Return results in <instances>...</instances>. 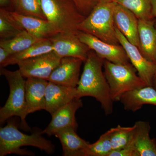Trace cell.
Segmentation results:
<instances>
[{
  "instance_id": "obj_33",
  "label": "cell",
  "mask_w": 156,
  "mask_h": 156,
  "mask_svg": "<svg viewBox=\"0 0 156 156\" xmlns=\"http://www.w3.org/2000/svg\"><path fill=\"white\" fill-rule=\"evenodd\" d=\"M153 87L156 90V70L154 76V81H153Z\"/></svg>"
},
{
  "instance_id": "obj_30",
  "label": "cell",
  "mask_w": 156,
  "mask_h": 156,
  "mask_svg": "<svg viewBox=\"0 0 156 156\" xmlns=\"http://www.w3.org/2000/svg\"><path fill=\"white\" fill-rule=\"evenodd\" d=\"M11 55V53L8 50L0 47V65L2 64Z\"/></svg>"
},
{
  "instance_id": "obj_23",
  "label": "cell",
  "mask_w": 156,
  "mask_h": 156,
  "mask_svg": "<svg viewBox=\"0 0 156 156\" xmlns=\"http://www.w3.org/2000/svg\"><path fill=\"white\" fill-rule=\"evenodd\" d=\"M24 29L13 18L10 11L0 9V37L1 40H8L14 37Z\"/></svg>"
},
{
  "instance_id": "obj_15",
  "label": "cell",
  "mask_w": 156,
  "mask_h": 156,
  "mask_svg": "<svg viewBox=\"0 0 156 156\" xmlns=\"http://www.w3.org/2000/svg\"><path fill=\"white\" fill-rule=\"evenodd\" d=\"M114 19L116 27L130 43L140 50L138 18L131 11L116 3L114 10Z\"/></svg>"
},
{
  "instance_id": "obj_7",
  "label": "cell",
  "mask_w": 156,
  "mask_h": 156,
  "mask_svg": "<svg viewBox=\"0 0 156 156\" xmlns=\"http://www.w3.org/2000/svg\"><path fill=\"white\" fill-rule=\"evenodd\" d=\"M116 33L120 45L125 49L129 61L138 72V76L147 86L153 87L156 63L146 58L139 48L130 43L116 27Z\"/></svg>"
},
{
  "instance_id": "obj_28",
  "label": "cell",
  "mask_w": 156,
  "mask_h": 156,
  "mask_svg": "<svg viewBox=\"0 0 156 156\" xmlns=\"http://www.w3.org/2000/svg\"><path fill=\"white\" fill-rule=\"evenodd\" d=\"M79 11L85 17L88 16L99 0H72Z\"/></svg>"
},
{
  "instance_id": "obj_21",
  "label": "cell",
  "mask_w": 156,
  "mask_h": 156,
  "mask_svg": "<svg viewBox=\"0 0 156 156\" xmlns=\"http://www.w3.org/2000/svg\"><path fill=\"white\" fill-rule=\"evenodd\" d=\"M53 51V46L50 39L41 40L21 52L11 54L1 67H5L11 65L17 64L20 62L36 57Z\"/></svg>"
},
{
  "instance_id": "obj_25",
  "label": "cell",
  "mask_w": 156,
  "mask_h": 156,
  "mask_svg": "<svg viewBox=\"0 0 156 156\" xmlns=\"http://www.w3.org/2000/svg\"><path fill=\"white\" fill-rule=\"evenodd\" d=\"M134 126L123 127L118 125L108 131L113 150H118L126 147L131 141Z\"/></svg>"
},
{
  "instance_id": "obj_20",
  "label": "cell",
  "mask_w": 156,
  "mask_h": 156,
  "mask_svg": "<svg viewBox=\"0 0 156 156\" xmlns=\"http://www.w3.org/2000/svg\"><path fill=\"white\" fill-rule=\"evenodd\" d=\"M76 131L73 128H67L55 134L61 142L63 156H83L84 151L89 143L81 138Z\"/></svg>"
},
{
  "instance_id": "obj_13",
  "label": "cell",
  "mask_w": 156,
  "mask_h": 156,
  "mask_svg": "<svg viewBox=\"0 0 156 156\" xmlns=\"http://www.w3.org/2000/svg\"><path fill=\"white\" fill-rule=\"evenodd\" d=\"M80 58L64 57L52 72L48 80L66 87L76 88L80 79Z\"/></svg>"
},
{
  "instance_id": "obj_11",
  "label": "cell",
  "mask_w": 156,
  "mask_h": 156,
  "mask_svg": "<svg viewBox=\"0 0 156 156\" xmlns=\"http://www.w3.org/2000/svg\"><path fill=\"white\" fill-rule=\"evenodd\" d=\"M53 51L60 58L74 57L86 61L91 50L73 34L58 33L49 38Z\"/></svg>"
},
{
  "instance_id": "obj_8",
  "label": "cell",
  "mask_w": 156,
  "mask_h": 156,
  "mask_svg": "<svg viewBox=\"0 0 156 156\" xmlns=\"http://www.w3.org/2000/svg\"><path fill=\"white\" fill-rule=\"evenodd\" d=\"M61 58L52 51L23 60L17 65L24 78H37L48 80Z\"/></svg>"
},
{
  "instance_id": "obj_14",
  "label": "cell",
  "mask_w": 156,
  "mask_h": 156,
  "mask_svg": "<svg viewBox=\"0 0 156 156\" xmlns=\"http://www.w3.org/2000/svg\"><path fill=\"white\" fill-rule=\"evenodd\" d=\"M76 98V88L66 87L48 81L45 92V110L52 115Z\"/></svg>"
},
{
  "instance_id": "obj_32",
  "label": "cell",
  "mask_w": 156,
  "mask_h": 156,
  "mask_svg": "<svg viewBox=\"0 0 156 156\" xmlns=\"http://www.w3.org/2000/svg\"><path fill=\"white\" fill-rule=\"evenodd\" d=\"M13 0H0V5L1 7L9 6L11 3H13Z\"/></svg>"
},
{
  "instance_id": "obj_12",
  "label": "cell",
  "mask_w": 156,
  "mask_h": 156,
  "mask_svg": "<svg viewBox=\"0 0 156 156\" xmlns=\"http://www.w3.org/2000/svg\"><path fill=\"white\" fill-rule=\"evenodd\" d=\"M83 106L81 98H75L72 101L59 109L52 115V120L42 134L48 136L55 135L59 131L67 128L77 130L78 124L76 121V112Z\"/></svg>"
},
{
  "instance_id": "obj_27",
  "label": "cell",
  "mask_w": 156,
  "mask_h": 156,
  "mask_svg": "<svg viewBox=\"0 0 156 156\" xmlns=\"http://www.w3.org/2000/svg\"><path fill=\"white\" fill-rule=\"evenodd\" d=\"M112 151L109 136L107 131L96 142L89 144L84 151L83 156H108Z\"/></svg>"
},
{
  "instance_id": "obj_22",
  "label": "cell",
  "mask_w": 156,
  "mask_h": 156,
  "mask_svg": "<svg viewBox=\"0 0 156 156\" xmlns=\"http://www.w3.org/2000/svg\"><path fill=\"white\" fill-rule=\"evenodd\" d=\"M42 40L34 37L24 30L12 38L1 40L0 47L5 48L13 54L25 50Z\"/></svg>"
},
{
  "instance_id": "obj_24",
  "label": "cell",
  "mask_w": 156,
  "mask_h": 156,
  "mask_svg": "<svg viewBox=\"0 0 156 156\" xmlns=\"http://www.w3.org/2000/svg\"><path fill=\"white\" fill-rule=\"evenodd\" d=\"M128 9L140 20H151L152 0H112Z\"/></svg>"
},
{
  "instance_id": "obj_19",
  "label": "cell",
  "mask_w": 156,
  "mask_h": 156,
  "mask_svg": "<svg viewBox=\"0 0 156 156\" xmlns=\"http://www.w3.org/2000/svg\"><path fill=\"white\" fill-rule=\"evenodd\" d=\"M140 51L148 60L156 63V29L151 20L138 19Z\"/></svg>"
},
{
  "instance_id": "obj_18",
  "label": "cell",
  "mask_w": 156,
  "mask_h": 156,
  "mask_svg": "<svg viewBox=\"0 0 156 156\" xmlns=\"http://www.w3.org/2000/svg\"><path fill=\"white\" fill-rule=\"evenodd\" d=\"M134 126L132 141L138 156H156V140L150 136L149 123L138 121Z\"/></svg>"
},
{
  "instance_id": "obj_3",
  "label": "cell",
  "mask_w": 156,
  "mask_h": 156,
  "mask_svg": "<svg viewBox=\"0 0 156 156\" xmlns=\"http://www.w3.org/2000/svg\"><path fill=\"white\" fill-rule=\"evenodd\" d=\"M115 4L112 0H99L80 24L79 31L90 34L109 44L120 45L114 19Z\"/></svg>"
},
{
  "instance_id": "obj_31",
  "label": "cell",
  "mask_w": 156,
  "mask_h": 156,
  "mask_svg": "<svg viewBox=\"0 0 156 156\" xmlns=\"http://www.w3.org/2000/svg\"><path fill=\"white\" fill-rule=\"evenodd\" d=\"M152 15L156 18V0H152Z\"/></svg>"
},
{
  "instance_id": "obj_16",
  "label": "cell",
  "mask_w": 156,
  "mask_h": 156,
  "mask_svg": "<svg viewBox=\"0 0 156 156\" xmlns=\"http://www.w3.org/2000/svg\"><path fill=\"white\" fill-rule=\"evenodd\" d=\"M10 12L24 30L36 38L48 39L58 34L48 20L23 15L14 11Z\"/></svg>"
},
{
  "instance_id": "obj_9",
  "label": "cell",
  "mask_w": 156,
  "mask_h": 156,
  "mask_svg": "<svg viewBox=\"0 0 156 156\" xmlns=\"http://www.w3.org/2000/svg\"><path fill=\"white\" fill-rule=\"evenodd\" d=\"M77 35L81 41L101 58L117 64L129 63V58L122 45L109 44L92 35L80 31Z\"/></svg>"
},
{
  "instance_id": "obj_29",
  "label": "cell",
  "mask_w": 156,
  "mask_h": 156,
  "mask_svg": "<svg viewBox=\"0 0 156 156\" xmlns=\"http://www.w3.org/2000/svg\"><path fill=\"white\" fill-rule=\"evenodd\" d=\"M108 156H138L132 141V137L127 146L121 149L112 151Z\"/></svg>"
},
{
  "instance_id": "obj_2",
  "label": "cell",
  "mask_w": 156,
  "mask_h": 156,
  "mask_svg": "<svg viewBox=\"0 0 156 156\" xmlns=\"http://www.w3.org/2000/svg\"><path fill=\"white\" fill-rule=\"evenodd\" d=\"M23 146L37 147L48 154H53L55 151L54 145L42 136L41 131H36L30 135L24 134L12 120L8 121L5 127H1L0 156L12 154L22 156L34 155L32 152L21 149Z\"/></svg>"
},
{
  "instance_id": "obj_1",
  "label": "cell",
  "mask_w": 156,
  "mask_h": 156,
  "mask_svg": "<svg viewBox=\"0 0 156 156\" xmlns=\"http://www.w3.org/2000/svg\"><path fill=\"white\" fill-rule=\"evenodd\" d=\"M104 62V59L93 50L89 51L76 87L77 98L86 96L94 98L100 103L105 115H109L113 112L114 101L103 71Z\"/></svg>"
},
{
  "instance_id": "obj_4",
  "label": "cell",
  "mask_w": 156,
  "mask_h": 156,
  "mask_svg": "<svg viewBox=\"0 0 156 156\" xmlns=\"http://www.w3.org/2000/svg\"><path fill=\"white\" fill-rule=\"evenodd\" d=\"M47 20L58 33L77 35L79 26L85 16L72 0H41Z\"/></svg>"
},
{
  "instance_id": "obj_6",
  "label": "cell",
  "mask_w": 156,
  "mask_h": 156,
  "mask_svg": "<svg viewBox=\"0 0 156 156\" xmlns=\"http://www.w3.org/2000/svg\"><path fill=\"white\" fill-rule=\"evenodd\" d=\"M0 74L9 83L10 93L5 104L0 109V123L2 124L13 116L21 119L25 107V83L19 69L12 71L1 67Z\"/></svg>"
},
{
  "instance_id": "obj_26",
  "label": "cell",
  "mask_w": 156,
  "mask_h": 156,
  "mask_svg": "<svg viewBox=\"0 0 156 156\" xmlns=\"http://www.w3.org/2000/svg\"><path fill=\"white\" fill-rule=\"evenodd\" d=\"M12 4L18 14L47 20L41 0H13Z\"/></svg>"
},
{
  "instance_id": "obj_5",
  "label": "cell",
  "mask_w": 156,
  "mask_h": 156,
  "mask_svg": "<svg viewBox=\"0 0 156 156\" xmlns=\"http://www.w3.org/2000/svg\"><path fill=\"white\" fill-rule=\"evenodd\" d=\"M103 68L114 102L119 101L122 95L126 92L147 86L130 63L117 64L104 60Z\"/></svg>"
},
{
  "instance_id": "obj_17",
  "label": "cell",
  "mask_w": 156,
  "mask_h": 156,
  "mask_svg": "<svg viewBox=\"0 0 156 156\" xmlns=\"http://www.w3.org/2000/svg\"><path fill=\"white\" fill-rule=\"evenodd\" d=\"M119 101L124 109L134 112L144 105L156 106V90L153 87L145 86L123 94Z\"/></svg>"
},
{
  "instance_id": "obj_10",
  "label": "cell",
  "mask_w": 156,
  "mask_h": 156,
  "mask_svg": "<svg viewBox=\"0 0 156 156\" xmlns=\"http://www.w3.org/2000/svg\"><path fill=\"white\" fill-rule=\"evenodd\" d=\"M48 81L39 78H27L25 83V107L21 119V124L27 129L26 122L27 115L38 111L45 110V92Z\"/></svg>"
}]
</instances>
